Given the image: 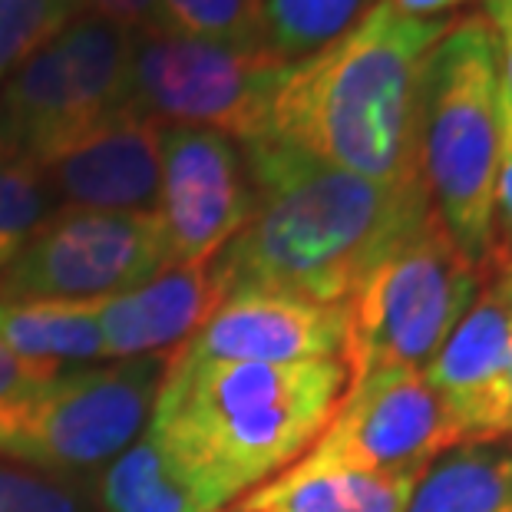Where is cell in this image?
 I'll use <instances>...</instances> for the list:
<instances>
[{
    "label": "cell",
    "instance_id": "cell-1",
    "mask_svg": "<svg viewBox=\"0 0 512 512\" xmlns=\"http://www.w3.org/2000/svg\"><path fill=\"white\" fill-rule=\"evenodd\" d=\"M252 219L209 261L219 301L275 291L341 304L390 242L433 212L417 182H374L321 166L271 139L245 146Z\"/></svg>",
    "mask_w": 512,
    "mask_h": 512
},
{
    "label": "cell",
    "instance_id": "cell-2",
    "mask_svg": "<svg viewBox=\"0 0 512 512\" xmlns=\"http://www.w3.org/2000/svg\"><path fill=\"white\" fill-rule=\"evenodd\" d=\"M446 27L377 0L347 34L281 70L265 139L374 182H417L420 86Z\"/></svg>",
    "mask_w": 512,
    "mask_h": 512
},
{
    "label": "cell",
    "instance_id": "cell-3",
    "mask_svg": "<svg viewBox=\"0 0 512 512\" xmlns=\"http://www.w3.org/2000/svg\"><path fill=\"white\" fill-rule=\"evenodd\" d=\"M344 390L341 361L179 364L169 357L149 427L232 506L318 440Z\"/></svg>",
    "mask_w": 512,
    "mask_h": 512
},
{
    "label": "cell",
    "instance_id": "cell-4",
    "mask_svg": "<svg viewBox=\"0 0 512 512\" xmlns=\"http://www.w3.org/2000/svg\"><path fill=\"white\" fill-rule=\"evenodd\" d=\"M499 93L503 80L489 20L479 14L450 20L423 70L420 179L440 225L486 271L496 252Z\"/></svg>",
    "mask_w": 512,
    "mask_h": 512
},
{
    "label": "cell",
    "instance_id": "cell-5",
    "mask_svg": "<svg viewBox=\"0 0 512 512\" xmlns=\"http://www.w3.org/2000/svg\"><path fill=\"white\" fill-rule=\"evenodd\" d=\"M486 278L489 271L453 242L437 212L407 228L341 301L347 384L384 367H427Z\"/></svg>",
    "mask_w": 512,
    "mask_h": 512
},
{
    "label": "cell",
    "instance_id": "cell-6",
    "mask_svg": "<svg viewBox=\"0 0 512 512\" xmlns=\"http://www.w3.org/2000/svg\"><path fill=\"white\" fill-rule=\"evenodd\" d=\"M133 30L80 14L10 73L0 93V152L50 159L86 129L129 106Z\"/></svg>",
    "mask_w": 512,
    "mask_h": 512
},
{
    "label": "cell",
    "instance_id": "cell-7",
    "mask_svg": "<svg viewBox=\"0 0 512 512\" xmlns=\"http://www.w3.org/2000/svg\"><path fill=\"white\" fill-rule=\"evenodd\" d=\"M159 357L53 374L34 394L0 407V456L47 470H86L113 460L152 417Z\"/></svg>",
    "mask_w": 512,
    "mask_h": 512
},
{
    "label": "cell",
    "instance_id": "cell-8",
    "mask_svg": "<svg viewBox=\"0 0 512 512\" xmlns=\"http://www.w3.org/2000/svg\"><path fill=\"white\" fill-rule=\"evenodd\" d=\"M285 63L255 47L195 40L162 27L133 30L129 106L169 126H202L242 139H265L271 96Z\"/></svg>",
    "mask_w": 512,
    "mask_h": 512
},
{
    "label": "cell",
    "instance_id": "cell-9",
    "mask_svg": "<svg viewBox=\"0 0 512 512\" xmlns=\"http://www.w3.org/2000/svg\"><path fill=\"white\" fill-rule=\"evenodd\" d=\"M172 268L159 212H53L0 275V301H106Z\"/></svg>",
    "mask_w": 512,
    "mask_h": 512
},
{
    "label": "cell",
    "instance_id": "cell-10",
    "mask_svg": "<svg viewBox=\"0 0 512 512\" xmlns=\"http://www.w3.org/2000/svg\"><path fill=\"white\" fill-rule=\"evenodd\" d=\"M460 443L420 370L384 367L347 384L328 427L278 476L407 470L433 463Z\"/></svg>",
    "mask_w": 512,
    "mask_h": 512
},
{
    "label": "cell",
    "instance_id": "cell-11",
    "mask_svg": "<svg viewBox=\"0 0 512 512\" xmlns=\"http://www.w3.org/2000/svg\"><path fill=\"white\" fill-rule=\"evenodd\" d=\"M159 219L172 265H209L252 219L255 189L245 156L225 133L162 126Z\"/></svg>",
    "mask_w": 512,
    "mask_h": 512
},
{
    "label": "cell",
    "instance_id": "cell-12",
    "mask_svg": "<svg viewBox=\"0 0 512 512\" xmlns=\"http://www.w3.org/2000/svg\"><path fill=\"white\" fill-rule=\"evenodd\" d=\"M344 308L275 291H235L172 361L179 364H291L341 361Z\"/></svg>",
    "mask_w": 512,
    "mask_h": 512
},
{
    "label": "cell",
    "instance_id": "cell-13",
    "mask_svg": "<svg viewBox=\"0 0 512 512\" xmlns=\"http://www.w3.org/2000/svg\"><path fill=\"white\" fill-rule=\"evenodd\" d=\"M162 123L123 106L40 162L53 199L73 212H159Z\"/></svg>",
    "mask_w": 512,
    "mask_h": 512
},
{
    "label": "cell",
    "instance_id": "cell-14",
    "mask_svg": "<svg viewBox=\"0 0 512 512\" xmlns=\"http://www.w3.org/2000/svg\"><path fill=\"white\" fill-rule=\"evenodd\" d=\"M512 304L486 281L443 347L420 370L463 443L503 437Z\"/></svg>",
    "mask_w": 512,
    "mask_h": 512
},
{
    "label": "cell",
    "instance_id": "cell-15",
    "mask_svg": "<svg viewBox=\"0 0 512 512\" xmlns=\"http://www.w3.org/2000/svg\"><path fill=\"white\" fill-rule=\"evenodd\" d=\"M209 265H172L146 285L100 301V331L106 357H162L176 354L215 311Z\"/></svg>",
    "mask_w": 512,
    "mask_h": 512
},
{
    "label": "cell",
    "instance_id": "cell-16",
    "mask_svg": "<svg viewBox=\"0 0 512 512\" xmlns=\"http://www.w3.org/2000/svg\"><path fill=\"white\" fill-rule=\"evenodd\" d=\"M106 512H222L225 503L202 483L166 440L146 430L116 456L103 476Z\"/></svg>",
    "mask_w": 512,
    "mask_h": 512
},
{
    "label": "cell",
    "instance_id": "cell-17",
    "mask_svg": "<svg viewBox=\"0 0 512 512\" xmlns=\"http://www.w3.org/2000/svg\"><path fill=\"white\" fill-rule=\"evenodd\" d=\"M430 466V463H427ZM427 466L384 473H318L275 476L235 503L238 512H407Z\"/></svg>",
    "mask_w": 512,
    "mask_h": 512
},
{
    "label": "cell",
    "instance_id": "cell-18",
    "mask_svg": "<svg viewBox=\"0 0 512 512\" xmlns=\"http://www.w3.org/2000/svg\"><path fill=\"white\" fill-rule=\"evenodd\" d=\"M0 341L30 364L53 367L106 357L100 301H0Z\"/></svg>",
    "mask_w": 512,
    "mask_h": 512
},
{
    "label": "cell",
    "instance_id": "cell-19",
    "mask_svg": "<svg viewBox=\"0 0 512 512\" xmlns=\"http://www.w3.org/2000/svg\"><path fill=\"white\" fill-rule=\"evenodd\" d=\"M407 512H512V453L453 446L423 470Z\"/></svg>",
    "mask_w": 512,
    "mask_h": 512
},
{
    "label": "cell",
    "instance_id": "cell-20",
    "mask_svg": "<svg viewBox=\"0 0 512 512\" xmlns=\"http://www.w3.org/2000/svg\"><path fill=\"white\" fill-rule=\"evenodd\" d=\"M377 0H261L258 47L275 63H298L347 34Z\"/></svg>",
    "mask_w": 512,
    "mask_h": 512
},
{
    "label": "cell",
    "instance_id": "cell-21",
    "mask_svg": "<svg viewBox=\"0 0 512 512\" xmlns=\"http://www.w3.org/2000/svg\"><path fill=\"white\" fill-rule=\"evenodd\" d=\"M50 215L53 192L37 162L0 152V275L14 265Z\"/></svg>",
    "mask_w": 512,
    "mask_h": 512
},
{
    "label": "cell",
    "instance_id": "cell-22",
    "mask_svg": "<svg viewBox=\"0 0 512 512\" xmlns=\"http://www.w3.org/2000/svg\"><path fill=\"white\" fill-rule=\"evenodd\" d=\"M258 4L261 0H156V27L195 40L261 50Z\"/></svg>",
    "mask_w": 512,
    "mask_h": 512
},
{
    "label": "cell",
    "instance_id": "cell-23",
    "mask_svg": "<svg viewBox=\"0 0 512 512\" xmlns=\"http://www.w3.org/2000/svg\"><path fill=\"white\" fill-rule=\"evenodd\" d=\"M80 14H86L83 0H0V76L34 57Z\"/></svg>",
    "mask_w": 512,
    "mask_h": 512
},
{
    "label": "cell",
    "instance_id": "cell-24",
    "mask_svg": "<svg viewBox=\"0 0 512 512\" xmlns=\"http://www.w3.org/2000/svg\"><path fill=\"white\" fill-rule=\"evenodd\" d=\"M0 512H80V506L47 476L0 463Z\"/></svg>",
    "mask_w": 512,
    "mask_h": 512
},
{
    "label": "cell",
    "instance_id": "cell-25",
    "mask_svg": "<svg viewBox=\"0 0 512 512\" xmlns=\"http://www.w3.org/2000/svg\"><path fill=\"white\" fill-rule=\"evenodd\" d=\"M493 225H496V261H512V100L499 93V159L493 185Z\"/></svg>",
    "mask_w": 512,
    "mask_h": 512
},
{
    "label": "cell",
    "instance_id": "cell-26",
    "mask_svg": "<svg viewBox=\"0 0 512 512\" xmlns=\"http://www.w3.org/2000/svg\"><path fill=\"white\" fill-rule=\"evenodd\" d=\"M53 374H60V370L30 364V361H24V357H17L14 351H10L4 341H0V407H7V403L34 394V390L40 384H47Z\"/></svg>",
    "mask_w": 512,
    "mask_h": 512
},
{
    "label": "cell",
    "instance_id": "cell-27",
    "mask_svg": "<svg viewBox=\"0 0 512 512\" xmlns=\"http://www.w3.org/2000/svg\"><path fill=\"white\" fill-rule=\"evenodd\" d=\"M486 20L496 40L499 80H503V90L512 100V0H486Z\"/></svg>",
    "mask_w": 512,
    "mask_h": 512
},
{
    "label": "cell",
    "instance_id": "cell-28",
    "mask_svg": "<svg viewBox=\"0 0 512 512\" xmlns=\"http://www.w3.org/2000/svg\"><path fill=\"white\" fill-rule=\"evenodd\" d=\"M83 7L126 30L156 27V0H83Z\"/></svg>",
    "mask_w": 512,
    "mask_h": 512
},
{
    "label": "cell",
    "instance_id": "cell-29",
    "mask_svg": "<svg viewBox=\"0 0 512 512\" xmlns=\"http://www.w3.org/2000/svg\"><path fill=\"white\" fill-rule=\"evenodd\" d=\"M397 14H407V17H420V20H440V14L446 10H456L470 0H387Z\"/></svg>",
    "mask_w": 512,
    "mask_h": 512
},
{
    "label": "cell",
    "instance_id": "cell-30",
    "mask_svg": "<svg viewBox=\"0 0 512 512\" xmlns=\"http://www.w3.org/2000/svg\"><path fill=\"white\" fill-rule=\"evenodd\" d=\"M486 281L512 304V261H496V265H489V278Z\"/></svg>",
    "mask_w": 512,
    "mask_h": 512
},
{
    "label": "cell",
    "instance_id": "cell-31",
    "mask_svg": "<svg viewBox=\"0 0 512 512\" xmlns=\"http://www.w3.org/2000/svg\"><path fill=\"white\" fill-rule=\"evenodd\" d=\"M503 437H512V351H509V374H506V397H503Z\"/></svg>",
    "mask_w": 512,
    "mask_h": 512
}]
</instances>
